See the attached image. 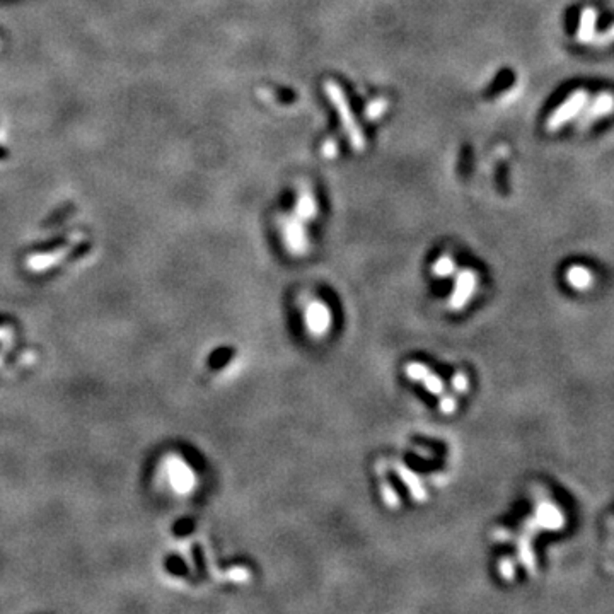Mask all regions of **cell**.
I'll return each mask as SVG.
<instances>
[{
  "label": "cell",
  "instance_id": "16",
  "mask_svg": "<svg viewBox=\"0 0 614 614\" xmlns=\"http://www.w3.org/2000/svg\"><path fill=\"white\" fill-rule=\"evenodd\" d=\"M452 388L456 389L457 393H466L469 388V382H468V375L464 372H457L452 377Z\"/></svg>",
  "mask_w": 614,
  "mask_h": 614
},
{
  "label": "cell",
  "instance_id": "8",
  "mask_svg": "<svg viewBox=\"0 0 614 614\" xmlns=\"http://www.w3.org/2000/svg\"><path fill=\"white\" fill-rule=\"evenodd\" d=\"M397 473H400V476H401V480H403V483L407 485V487L409 488V491H411L413 498L418 500V502H422V500H427L425 487H423L422 481H420L418 478H416L415 473L408 471V469L404 468V466H397Z\"/></svg>",
  "mask_w": 614,
  "mask_h": 614
},
{
  "label": "cell",
  "instance_id": "14",
  "mask_svg": "<svg viewBox=\"0 0 614 614\" xmlns=\"http://www.w3.org/2000/svg\"><path fill=\"white\" fill-rule=\"evenodd\" d=\"M611 43H614V24L609 26V28L606 29V31H602L601 34H596L590 45H594V47H608V45Z\"/></svg>",
  "mask_w": 614,
  "mask_h": 614
},
{
  "label": "cell",
  "instance_id": "17",
  "mask_svg": "<svg viewBox=\"0 0 614 614\" xmlns=\"http://www.w3.org/2000/svg\"><path fill=\"white\" fill-rule=\"evenodd\" d=\"M441 409H442V413H446V415H450V413H454V409H456V400H454L452 396L442 397V400H441Z\"/></svg>",
  "mask_w": 614,
  "mask_h": 614
},
{
  "label": "cell",
  "instance_id": "4",
  "mask_svg": "<svg viewBox=\"0 0 614 614\" xmlns=\"http://www.w3.org/2000/svg\"><path fill=\"white\" fill-rule=\"evenodd\" d=\"M476 273L473 270H462L457 275L456 280V289H454L452 295L449 299V306L454 310H461L462 307L468 306L469 299L473 297V294L476 292Z\"/></svg>",
  "mask_w": 614,
  "mask_h": 614
},
{
  "label": "cell",
  "instance_id": "18",
  "mask_svg": "<svg viewBox=\"0 0 614 614\" xmlns=\"http://www.w3.org/2000/svg\"><path fill=\"white\" fill-rule=\"evenodd\" d=\"M500 574H502V577L503 578H512L514 577V568H512V563L509 562V560H503L502 563H500Z\"/></svg>",
  "mask_w": 614,
  "mask_h": 614
},
{
  "label": "cell",
  "instance_id": "1",
  "mask_svg": "<svg viewBox=\"0 0 614 614\" xmlns=\"http://www.w3.org/2000/svg\"><path fill=\"white\" fill-rule=\"evenodd\" d=\"M587 101H589V93H587V90L578 89L575 90L574 94H570L568 100L565 101L551 116H549L548 130L551 132L558 130V128H562L567 121H570L574 116L580 115V111L585 108Z\"/></svg>",
  "mask_w": 614,
  "mask_h": 614
},
{
  "label": "cell",
  "instance_id": "6",
  "mask_svg": "<svg viewBox=\"0 0 614 614\" xmlns=\"http://www.w3.org/2000/svg\"><path fill=\"white\" fill-rule=\"evenodd\" d=\"M596 22H597V10L592 7H587L580 14V22H578V31L577 38L580 43L590 45L594 34H596Z\"/></svg>",
  "mask_w": 614,
  "mask_h": 614
},
{
  "label": "cell",
  "instance_id": "2",
  "mask_svg": "<svg viewBox=\"0 0 614 614\" xmlns=\"http://www.w3.org/2000/svg\"><path fill=\"white\" fill-rule=\"evenodd\" d=\"M585 106L587 108L580 111L582 113V116H580V128H589L597 120L614 113V94L599 93L592 101H587Z\"/></svg>",
  "mask_w": 614,
  "mask_h": 614
},
{
  "label": "cell",
  "instance_id": "3",
  "mask_svg": "<svg viewBox=\"0 0 614 614\" xmlns=\"http://www.w3.org/2000/svg\"><path fill=\"white\" fill-rule=\"evenodd\" d=\"M306 326L310 335L324 336L331 328V310L323 302H310L306 309Z\"/></svg>",
  "mask_w": 614,
  "mask_h": 614
},
{
  "label": "cell",
  "instance_id": "15",
  "mask_svg": "<svg viewBox=\"0 0 614 614\" xmlns=\"http://www.w3.org/2000/svg\"><path fill=\"white\" fill-rule=\"evenodd\" d=\"M381 495H382V500H384L386 505H388L389 509H397V507H400V498H397V494L393 490V487L384 485V487H382Z\"/></svg>",
  "mask_w": 614,
  "mask_h": 614
},
{
  "label": "cell",
  "instance_id": "12",
  "mask_svg": "<svg viewBox=\"0 0 614 614\" xmlns=\"http://www.w3.org/2000/svg\"><path fill=\"white\" fill-rule=\"evenodd\" d=\"M422 382H423V386L427 388L428 393H432V394H442L443 393V382H442L441 377H437V375L428 372Z\"/></svg>",
  "mask_w": 614,
  "mask_h": 614
},
{
  "label": "cell",
  "instance_id": "5",
  "mask_svg": "<svg viewBox=\"0 0 614 614\" xmlns=\"http://www.w3.org/2000/svg\"><path fill=\"white\" fill-rule=\"evenodd\" d=\"M326 90H328L329 96H331V101L335 102V106H336V108H338V113H340V116L345 121V128H347L348 135H350L352 143H354L355 147H359V149H362V147H363L362 134H360L357 123H355L354 118H352L350 111H348V106H347V101H345L343 94L340 93V89L335 84H328V86H326Z\"/></svg>",
  "mask_w": 614,
  "mask_h": 614
},
{
  "label": "cell",
  "instance_id": "13",
  "mask_svg": "<svg viewBox=\"0 0 614 614\" xmlns=\"http://www.w3.org/2000/svg\"><path fill=\"white\" fill-rule=\"evenodd\" d=\"M299 205H301V207L297 208V212L302 219H309L316 214V203L313 202V198H310L309 195H306L304 198L299 202Z\"/></svg>",
  "mask_w": 614,
  "mask_h": 614
},
{
  "label": "cell",
  "instance_id": "11",
  "mask_svg": "<svg viewBox=\"0 0 614 614\" xmlns=\"http://www.w3.org/2000/svg\"><path fill=\"white\" fill-rule=\"evenodd\" d=\"M427 374H428V369L425 365H423V363L413 362V363H408L407 365V375L409 379H411V381L422 382L423 379H425Z\"/></svg>",
  "mask_w": 614,
  "mask_h": 614
},
{
  "label": "cell",
  "instance_id": "9",
  "mask_svg": "<svg viewBox=\"0 0 614 614\" xmlns=\"http://www.w3.org/2000/svg\"><path fill=\"white\" fill-rule=\"evenodd\" d=\"M568 282L572 283V285H575V287H578V289H583V287L587 285V283L590 282V273L585 270V268H582V267H574V268H570V270H568Z\"/></svg>",
  "mask_w": 614,
  "mask_h": 614
},
{
  "label": "cell",
  "instance_id": "10",
  "mask_svg": "<svg viewBox=\"0 0 614 614\" xmlns=\"http://www.w3.org/2000/svg\"><path fill=\"white\" fill-rule=\"evenodd\" d=\"M454 270H456V265H454V261L450 260V258H447V256H443V258H441V260L435 261L434 267H432V271H434V275L435 276H441V278L450 276L454 273Z\"/></svg>",
  "mask_w": 614,
  "mask_h": 614
},
{
  "label": "cell",
  "instance_id": "7",
  "mask_svg": "<svg viewBox=\"0 0 614 614\" xmlns=\"http://www.w3.org/2000/svg\"><path fill=\"white\" fill-rule=\"evenodd\" d=\"M285 241L294 255H304L307 249V239L301 223L292 222L285 227Z\"/></svg>",
  "mask_w": 614,
  "mask_h": 614
}]
</instances>
